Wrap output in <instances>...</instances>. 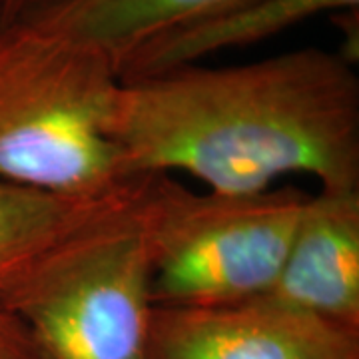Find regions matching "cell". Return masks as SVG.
I'll return each instance as SVG.
<instances>
[{
	"label": "cell",
	"mask_w": 359,
	"mask_h": 359,
	"mask_svg": "<svg viewBox=\"0 0 359 359\" xmlns=\"http://www.w3.org/2000/svg\"><path fill=\"white\" fill-rule=\"evenodd\" d=\"M337 52L190 65L120 82L108 136L128 180L182 172L208 192L262 194L290 174L359 190V78Z\"/></svg>",
	"instance_id": "6da1fadb"
},
{
	"label": "cell",
	"mask_w": 359,
	"mask_h": 359,
	"mask_svg": "<svg viewBox=\"0 0 359 359\" xmlns=\"http://www.w3.org/2000/svg\"><path fill=\"white\" fill-rule=\"evenodd\" d=\"M144 188L130 180L0 290L32 359H152Z\"/></svg>",
	"instance_id": "7a4b0ae2"
},
{
	"label": "cell",
	"mask_w": 359,
	"mask_h": 359,
	"mask_svg": "<svg viewBox=\"0 0 359 359\" xmlns=\"http://www.w3.org/2000/svg\"><path fill=\"white\" fill-rule=\"evenodd\" d=\"M120 82L102 52L32 22L0 28V180L66 198L126 186L108 136Z\"/></svg>",
	"instance_id": "3957f363"
},
{
	"label": "cell",
	"mask_w": 359,
	"mask_h": 359,
	"mask_svg": "<svg viewBox=\"0 0 359 359\" xmlns=\"http://www.w3.org/2000/svg\"><path fill=\"white\" fill-rule=\"evenodd\" d=\"M144 178L156 308H224L268 295L308 194H194L168 176Z\"/></svg>",
	"instance_id": "277c9868"
},
{
	"label": "cell",
	"mask_w": 359,
	"mask_h": 359,
	"mask_svg": "<svg viewBox=\"0 0 359 359\" xmlns=\"http://www.w3.org/2000/svg\"><path fill=\"white\" fill-rule=\"evenodd\" d=\"M152 359H359V330L268 299L156 308Z\"/></svg>",
	"instance_id": "5b68a950"
},
{
	"label": "cell",
	"mask_w": 359,
	"mask_h": 359,
	"mask_svg": "<svg viewBox=\"0 0 359 359\" xmlns=\"http://www.w3.org/2000/svg\"><path fill=\"white\" fill-rule=\"evenodd\" d=\"M262 299L359 330V190L309 196L280 276Z\"/></svg>",
	"instance_id": "8992f818"
},
{
	"label": "cell",
	"mask_w": 359,
	"mask_h": 359,
	"mask_svg": "<svg viewBox=\"0 0 359 359\" xmlns=\"http://www.w3.org/2000/svg\"><path fill=\"white\" fill-rule=\"evenodd\" d=\"M353 8H359V0H252L230 13L168 30L144 42L118 65V76L124 82L198 65L222 50L271 39L311 16Z\"/></svg>",
	"instance_id": "52a82bcc"
},
{
	"label": "cell",
	"mask_w": 359,
	"mask_h": 359,
	"mask_svg": "<svg viewBox=\"0 0 359 359\" xmlns=\"http://www.w3.org/2000/svg\"><path fill=\"white\" fill-rule=\"evenodd\" d=\"M248 2L252 0H58L22 22L102 52L118 72V65L144 42Z\"/></svg>",
	"instance_id": "ba28073f"
},
{
	"label": "cell",
	"mask_w": 359,
	"mask_h": 359,
	"mask_svg": "<svg viewBox=\"0 0 359 359\" xmlns=\"http://www.w3.org/2000/svg\"><path fill=\"white\" fill-rule=\"evenodd\" d=\"M108 196L66 198L0 180V290Z\"/></svg>",
	"instance_id": "9c48e42d"
},
{
	"label": "cell",
	"mask_w": 359,
	"mask_h": 359,
	"mask_svg": "<svg viewBox=\"0 0 359 359\" xmlns=\"http://www.w3.org/2000/svg\"><path fill=\"white\" fill-rule=\"evenodd\" d=\"M0 359H32L20 321L0 304Z\"/></svg>",
	"instance_id": "30bf717a"
},
{
	"label": "cell",
	"mask_w": 359,
	"mask_h": 359,
	"mask_svg": "<svg viewBox=\"0 0 359 359\" xmlns=\"http://www.w3.org/2000/svg\"><path fill=\"white\" fill-rule=\"evenodd\" d=\"M58 0H0V28L22 22Z\"/></svg>",
	"instance_id": "8fae6325"
}]
</instances>
